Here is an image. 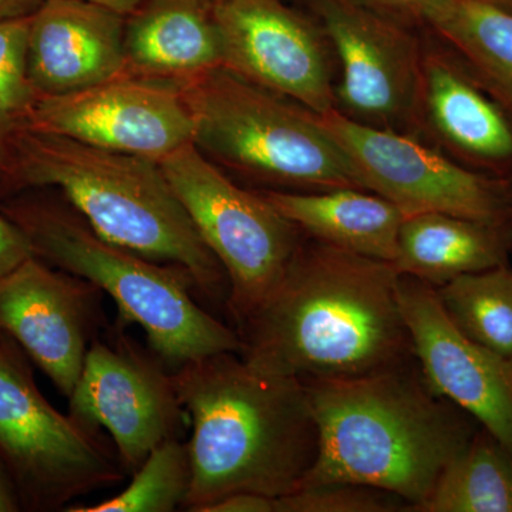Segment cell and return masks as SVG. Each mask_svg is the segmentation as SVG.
I'll return each instance as SVG.
<instances>
[{"label":"cell","instance_id":"6da1fadb","mask_svg":"<svg viewBox=\"0 0 512 512\" xmlns=\"http://www.w3.org/2000/svg\"><path fill=\"white\" fill-rule=\"evenodd\" d=\"M392 262L303 235L278 285L237 332L242 359L301 380L369 375L414 359Z\"/></svg>","mask_w":512,"mask_h":512},{"label":"cell","instance_id":"7a4b0ae2","mask_svg":"<svg viewBox=\"0 0 512 512\" xmlns=\"http://www.w3.org/2000/svg\"><path fill=\"white\" fill-rule=\"evenodd\" d=\"M173 376L192 430L184 511L242 491L281 498L301 487L319 454L303 380L258 372L234 352L191 360Z\"/></svg>","mask_w":512,"mask_h":512},{"label":"cell","instance_id":"3957f363","mask_svg":"<svg viewBox=\"0 0 512 512\" xmlns=\"http://www.w3.org/2000/svg\"><path fill=\"white\" fill-rule=\"evenodd\" d=\"M303 382L318 421L319 454L301 487L370 485L417 512L481 427L436 393L416 359L369 375Z\"/></svg>","mask_w":512,"mask_h":512},{"label":"cell","instance_id":"277c9868","mask_svg":"<svg viewBox=\"0 0 512 512\" xmlns=\"http://www.w3.org/2000/svg\"><path fill=\"white\" fill-rule=\"evenodd\" d=\"M12 177L55 188L106 241L187 269L201 298L225 305L228 279L202 241L160 163L18 127Z\"/></svg>","mask_w":512,"mask_h":512},{"label":"cell","instance_id":"5b68a950","mask_svg":"<svg viewBox=\"0 0 512 512\" xmlns=\"http://www.w3.org/2000/svg\"><path fill=\"white\" fill-rule=\"evenodd\" d=\"M0 210L46 264L87 279L116 302L119 323L140 326L148 348L171 370L222 352H241L235 329L195 301L187 269L106 241L66 201L20 200Z\"/></svg>","mask_w":512,"mask_h":512},{"label":"cell","instance_id":"8992f818","mask_svg":"<svg viewBox=\"0 0 512 512\" xmlns=\"http://www.w3.org/2000/svg\"><path fill=\"white\" fill-rule=\"evenodd\" d=\"M174 84L190 113L194 146L211 161L272 190H362L318 114L301 104L224 67Z\"/></svg>","mask_w":512,"mask_h":512},{"label":"cell","instance_id":"52a82bcc","mask_svg":"<svg viewBox=\"0 0 512 512\" xmlns=\"http://www.w3.org/2000/svg\"><path fill=\"white\" fill-rule=\"evenodd\" d=\"M0 464L22 511H66L127 477L113 443L63 414L40 392L30 359L0 332Z\"/></svg>","mask_w":512,"mask_h":512},{"label":"cell","instance_id":"ba28073f","mask_svg":"<svg viewBox=\"0 0 512 512\" xmlns=\"http://www.w3.org/2000/svg\"><path fill=\"white\" fill-rule=\"evenodd\" d=\"M158 163L202 241L224 268L225 308L237 329L281 281L302 231L261 192L235 184L194 143Z\"/></svg>","mask_w":512,"mask_h":512},{"label":"cell","instance_id":"9c48e42d","mask_svg":"<svg viewBox=\"0 0 512 512\" xmlns=\"http://www.w3.org/2000/svg\"><path fill=\"white\" fill-rule=\"evenodd\" d=\"M318 117L360 188L392 202L404 218L441 212L512 227V181L476 173L412 134L357 123L338 110Z\"/></svg>","mask_w":512,"mask_h":512},{"label":"cell","instance_id":"30bf717a","mask_svg":"<svg viewBox=\"0 0 512 512\" xmlns=\"http://www.w3.org/2000/svg\"><path fill=\"white\" fill-rule=\"evenodd\" d=\"M69 414L86 429L109 433L127 476L165 440L183 439L190 424L173 370L119 322L90 345Z\"/></svg>","mask_w":512,"mask_h":512},{"label":"cell","instance_id":"8fae6325","mask_svg":"<svg viewBox=\"0 0 512 512\" xmlns=\"http://www.w3.org/2000/svg\"><path fill=\"white\" fill-rule=\"evenodd\" d=\"M339 66L336 107L357 123L412 134L424 30L360 0H302Z\"/></svg>","mask_w":512,"mask_h":512},{"label":"cell","instance_id":"7c38bea8","mask_svg":"<svg viewBox=\"0 0 512 512\" xmlns=\"http://www.w3.org/2000/svg\"><path fill=\"white\" fill-rule=\"evenodd\" d=\"M222 66L316 114L335 110V57L311 15L284 0H208Z\"/></svg>","mask_w":512,"mask_h":512},{"label":"cell","instance_id":"4fadbf2b","mask_svg":"<svg viewBox=\"0 0 512 512\" xmlns=\"http://www.w3.org/2000/svg\"><path fill=\"white\" fill-rule=\"evenodd\" d=\"M19 127L160 161L194 143V126L173 83L126 76L60 96H36Z\"/></svg>","mask_w":512,"mask_h":512},{"label":"cell","instance_id":"5bb4252c","mask_svg":"<svg viewBox=\"0 0 512 512\" xmlns=\"http://www.w3.org/2000/svg\"><path fill=\"white\" fill-rule=\"evenodd\" d=\"M104 293L32 255L0 276V332L69 399L103 329Z\"/></svg>","mask_w":512,"mask_h":512},{"label":"cell","instance_id":"9a60e30c","mask_svg":"<svg viewBox=\"0 0 512 512\" xmlns=\"http://www.w3.org/2000/svg\"><path fill=\"white\" fill-rule=\"evenodd\" d=\"M400 303L413 355L427 383L512 451V363L464 335L436 288L400 275Z\"/></svg>","mask_w":512,"mask_h":512},{"label":"cell","instance_id":"2e32d148","mask_svg":"<svg viewBox=\"0 0 512 512\" xmlns=\"http://www.w3.org/2000/svg\"><path fill=\"white\" fill-rule=\"evenodd\" d=\"M412 136L476 173L512 181L511 117L430 30L423 35Z\"/></svg>","mask_w":512,"mask_h":512},{"label":"cell","instance_id":"e0dca14e","mask_svg":"<svg viewBox=\"0 0 512 512\" xmlns=\"http://www.w3.org/2000/svg\"><path fill=\"white\" fill-rule=\"evenodd\" d=\"M126 16L89 0H42L30 18L36 96L79 92L124 74Z\"/></svg>","mask_w":512,"mask_h":512},{"label":"cell","instance_id":"ac0fdd59","mask_svg":"<svg viewBox=\"0 0 512 512\" xmlns=\"http://www.w3.org/2000/svg\"><path fill=\"white\" fill-rule=\"evenodd\" d=\"M126 20V76L178 83L222 66L208 0H144Z\"/></svg>","mask_w":512,"mask_h":512},{"label":"cell","instance_id":"d6986e66","mask_svg":"<svg viewBox=\"0 0 512 512\" xmlns=\"http://www.w3.org/2000/svg\"><path fill=\"white\" fill-rule=\"evenodd\" d=\"M259 192L306 237L392 264L396 259L404 215L380 195L359 188Z\"/></svg>","mask_w":512,"mask_h":512},{"label":"cell","instance_id":"ffe728a7","mask_svg":"<svg viewBox=\"0 0 512 512\" xmlns=\"http://www.w3.org/2000/svg\"><path fill=\"white\" fill-rule=\"evenodd\" d=\"M512 227L441 212L403 220L393 265L434 288L458 276L510 262Z\"/></svg>","mask_w":512,"mask_h":512},{"label":"cell","instance_id":"44dd1931","mask_svg":"<svg viewBox=\"0 0 512 512\" xmlns=\"http://www.w3.org/2000/svg\"><path fill=\"white\" fill-rule=\"evenodd\" d=\"M461 57L512 120V15L457 0L430 29Z\"/></svg>","mask_w":512,"mask_h":512},{"label":"cell","instance_id":"7402d4cb","mask_svg":"<svg viewBox=\"0 0 512 512\" xmlns=\"http://www.w3.org/2000/svg\"><path fill=\"white\" fill-rule=\"evenodd\" d=\"M417 512H512V451L480 427Z\"/></svg>","mask_w":512,"mask_h":512},{"label":"cell","instance_id":"603a6c76","mask_svg":"<svg viewBox=\"0 0 512 512\" xmlns=\"http://www.w3.org/2000/svg\"><path fill=\"white\" fill-rule=\"evenodd\" d=\"M448 318L464 335L512 359V265L458 276L436 288Z\"/></svg>","mask_w":512,"mask_h":512},{"label":"cell","instance_id":"cb8c5ba5","mask_svg":"<svg viewBox=\"0 0 512 512\" xmlns=\"http://www.w3.org/2000/svg\"><path fill=\"white\" fill-rule=\"evenodd\" d=\"M133 480L109 500L70 505L67 512H173L183 510L192 470L187 441L165 440L131 474Z\"/></svg>","mask_w":512,"mask_h":512},{"label":"cell","instance_id":"d4e9b609","mask_svg":"<svg viewBox=\"0 0 512 512\" xmlns=\"http://www.w3.org/2000/svg\"><path fill=\"white\" fill-rule=\"evenodd\" d=\"M409 504L392 493L352 483L305 485L276 498V512H397Z\"/></svg>","mask_w":512,"mask_h":512},{"label":"cell","instance_id":"484cf974","mask_svg":"<svg viewBox=\"0 0 512 512\" xmlns=\"http://www.w3.org/2000/svg\"><path fill=\"white\" fill-rule=\"evenodd\" d=\"M29 16L0 22V117L18 121L36 97L28 76Z\"/></svg>","mask_w":512,"mask_h":512},{"label":"cell","instance_id":"4316f807","mask_svg":"<svg viewBox=\"0 0 512 512\" xmlns=\"http://www.w3.org/2000/svg\"><path fill=\"white\" fill-rule=\"evenodd\" d=\"M370 8L417 30H430L457 0H360Z\"/></svg>","mask_w":512,"mask_h":512},{"label":"cell","instance_id":"83f0119b","mask_svg":"<svg viewBox=\"0 0 512 512\" xmlns=\"http://www.w3.org/2000/svg\"><path fill=\"white\" fill-rule=\"evenodd\" d=\"M32 255L28 239L0 210V276L8 274Z\"/></svg>","mask_w":512,"mask_h":512},{"label":"cell","instance_id":"f1b7e54d","mask_svg":"<svg viewBox=\"0 0 512 512\" xmlns=\"http://www.w3.org/2000/svg\"><path fill=\"white\" fill-rule=\"evenodd\" d=\"M204 512H276V498L242 491L220 498Z\"/></svg>","mask_w":512,"mask_h":512},{"label":"cell","instance_id":"f546056e","mask_svg":"<svg viewBox=\"0 0 512 512\" xmlns=\"http://www.w3.org/2000/svg\"><path fill=\"white\" fill-rule=\"evenodd\" d=\"M42 0H0V22L32 15Z\"/></svg>","mask_w":512,"mask_h":512},{"label":"cell","instance_id":"4dcf8cb0","mask_svg":"<svg viewBox=\"0 0 512 512\" xmlns=\"http://www.w3.org/2000/svg\"><path fill=\"white\" fill-rule=\"evenodd\" d=\"M19 511H22V505H20L18 493L5 467L0 464V512Z\"/></svg>","mask_w":512,"mask_h":512},{"label":"cell","instance_id":"1f68e13d","mask_svg":"<svg viewBox=\"0 0 512 512\" xmlns=\"http://www.w3.org/2000/svg\"><path fill=\"white\" fill-rule=\"evenodd\" d=\"M89 2L97 3V5L106 6L114 12L123 16H130L144 0H89Z\"/></svg>","mask_w":512,"mask_h":512},{"label":"cell","instance_id":"d6a6232c","mask_svg":"<svg viewBox=\"0 0 512 512\" xmlns=\"http://www.w3.org/2000/svg\"><path fill=\"white\" fill-rule=\"evenodd\" d=\"M468 2L490 6V8L503 10V12L511 13L512 15V0H468Z\"/></svg>","mask_w":512,"mask_h":512},{"label":"cell","instance_id":"836d02e7","mask_svg":"<svg viewBox=\"0 0 512 512\" xmlns=\"http://www.w3.org/2000/svg\"><path fill=\"white\" fill-rule=\"evenodd\" d=\"M0 164H2V153H0ZM0 168H2V165H0Z\"/></svg>","mask_w":512,"mask_h":512},{"label":"cell","instance_id":"e575fe53","mask_svg":"<svg viewBox=\"0 0 512 512\" xmlns=\"http://www.w3.org/2000/svg\"><path fill=\"white\" fill-rule=\"evenodd\" d=\"M511 363H512V359H511Z\"/></svg>","mask_w":512,"mask_h":512}]
</instances>
